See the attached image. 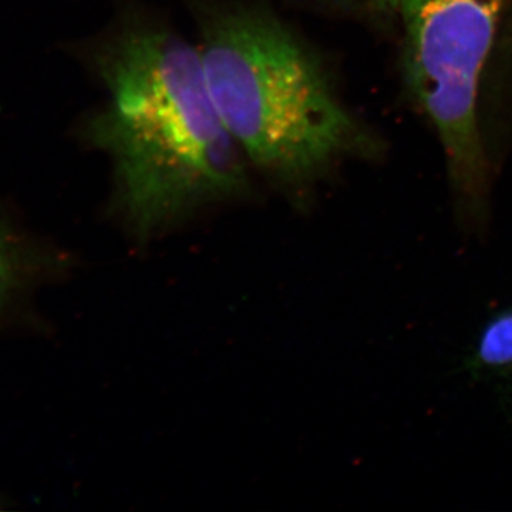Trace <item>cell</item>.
Segmentation results:
<instances>
[{
	"mask_svg": "<svg viewBox=\"0 0 512 512\" xmlns=\"http://www.w3.org/2000/svg\"><path fill=\"white\" fill-rule=\"evenodd\" d=\"M342 2L363 6L382 15H392L394 12H399L403 0H342Z\"/></svg>",
	"mask_w": 512,
	"mask_h": 512,
	"instance_id": "cell-5",
	"label": "cell"
},
{
	"mask_svg": "<svg viewBox=\"0 0 512 512\" xmlns=\"http://www.w3.org/2000/svg\"><path fill=\"white\" fill-rule=\"evenodd\" d=\"M10 278H12V259L5 242L0 238V293L8 288Z\"/></svg>",
	"mask_w": 512,
	"mask_h": 512,
	"instance_id": "cell-6",
	"label": "cell"
},
{
	"mask_svg": "<svg viewBox=\"0 0 512 512\" xmlns=\"http://www.w3.org/2000/svg\"><path fill=\"white\" fill-rule=\"evenodd\" d=\"M208 90L245 157L292 191L367 147L319 60L258 5L195 0Z\"/></svg>",
	"mask_w": 512,
	"mask_h": 512,
	"instance_id": "cell-2",
	"label": "cell"
},
{
	"mask_svg": "<svg viewBox=\"0 0 512 512\" xmlns=\"http://www.w3.org/2000/svg\"><path fill=\"white\" fill-rule=\"evenodd\" d=\"M463 367L474 382L488 387L512 429V306L485 320L464 357Z\"/></svg>",
	"mask_w": 512,
	"mask_h": 512,
	"instance_id": "cell-4",
	"label": "cell"
},
{
	"mask_svg": "<svg viewBox=\"0 0 512 512\" xmlns=\"http://www.w3.org/2000/svg\"><path fill=\"white\" fill-rule=\"evenodd\" d=\"M94 59L109 99L86 137L113 163L111 208L136 244L252 194L248 158L212 101L200 49L136 20Z\"/></svg>",
	"mask_w": 512,
	"mask_h": 512,
	"instance_id": "cell-1",
	"label": "cell"
},
{
	"mask_svg": "<svg viewBox=\"0 0 512 512\" xmlns=\"http://www.w3.org/2000/svg\"><path fill=\"white\" fill-rule=\"evenodd\" d=\"M507 0H403L404 72L436 127L461 220L480 232L490 175L477 120L484 64Z\"/></svg>",
	"mask_w": 512,
	"mask_h": 512,
	"instance_id": "cell-3",
	"label": "cell"
}]
</instances>
